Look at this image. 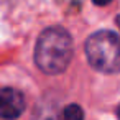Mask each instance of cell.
I'll return each mask as SVG.
<instances>
[{"instance_id": "obj_7", "label": "cell", "mask_w": 120, "mask_h": 120, "mask_svg": "<svg viewBox=\"0 0 120 120\" xmlns=\"http://www.w3.org/2000/svg\"><path fill=\"white\" fill-rule=\"evenodd\" d=\"M115 22H117V25H118V26H120V15H118V17H117V18H115Z\"/></svg>"}, {"instance_id": "obj_8", "label": "cell", "mask_w": 120, "mask_h": 120, "mask_svg": "<svg viewBox=\"0 0 120 120\" xmlns=\"http://www.w3.org/2000/svg\"><path fill=\"white\" fill-rule=\"evenodd\" d=\"M118 118H120V110H118Z\"/></svg>"}, {"instance_id": "obj_4", "label": "cell", "mask_w": 120, "mask_h": 120, "mask_svg": "<svg viewBox=\"0 0 120 120\" xmlns=\"http://www.w3.org/2000/svg\"><path fill=\"white\" fill-rule=\"evenodd\" d=\"M63 120H84V112L81 105L77 104H69L63 110Z\"/></svg>"}, {"instance_id": "obj_2", "label": "cell", "mask_w": 120, "mask_h": 120, "mask_svg": "<svg viewBox=\"0 0 120 120\" xmlns=\"http://www.w3.org/2000/svg\"><path fill=\"white\" fill-rule=\"evenodd\" d=\"M86 56L89 64L104 74L120 72V38L110 30L92 33L86 41Z\"/></svg>"}, {"instance_id": "obj_3", "label": "cell", "mask_w": 120, "mask_h": 120, "mask_svg": "<svg viewBox=\"0 0 120 120\" xmlns=\"http://www.w3.org/2000/svg\"><path fill=\"white\" fill-rule=\"evenodd\" d=\"M25 110V97L13 87L0 89V118L15 120Z\"/></svg>"}, {"instance_id": "obj_6", "label": "cell", "mask_w": 120, "mask_h": 120, "mask_svg": "<svg viewBox=\"0 0 120 120\" xmlns=\"http://www.w3.org/2000/svg\"><path fill=\"white\" fill-rule=\"evenodd\" d=\"M92 2H94L95 5H99V7H104V5H109L112 0H92Z\"/></svg>"}, {"instance_id": "obj_1", "label": "cell", "mask_w": 120, "mask_h": 120, "mask_svg": "<svg viewBox=\"0 0 120 120\" xmlns=\"http://www.w3.org/2000/svg\"><path fill=\"white\" fill-rule=\"evenodd\" d=\"M74 54L71 35L61 26H51L41 31L35 46V64L48 74L56 76L66 71Z\"/></svg>"}, {"instance_id": "obj_5", "label": "cell", "mask_w": 120, "mask_h": 120, "mask_svg": "<svg viewBox=\"0 0 120 120\" xmlns=\"http://www.w3.org/2000/svg\"><path fill=\"white\" fill-rule=\"evenodd\" d=\"M33 120H58V117L51 109H41L40 112L35 113Z\"/></svg>"}]
</instances>
